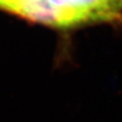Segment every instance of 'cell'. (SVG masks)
I'll list each match as a JSON object with an SVG mask.
<instances>
[{
	"label": "cell",
	"mask_w": 122,
	"mask_h": 122,
	"mask_svg": "<svg viewBox=\"0 0 122 122\" xmlns=\"http://www.w3.org/2000/svg\"><path fill=\"white\" fill-rule=\"evenodd\" d=\"M22 0H0V9L17 14Z\"/></svg>",
	"instance_id": "cell-1"
}]
</instances>
